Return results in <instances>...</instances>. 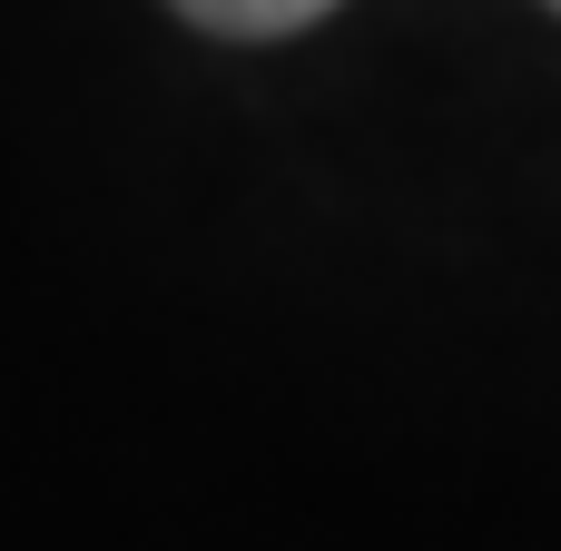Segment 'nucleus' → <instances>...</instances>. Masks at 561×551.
Instances as JSON below:
<instances>
[{"label": "nucleus", "mask_w": 561, "mask_h": 551, "mask_svg": "<svg viewBox=\"0 0 561 551\" xmlns=\"http://www.w3.org/2000/svg\"><path fill=\"white\" fill-rule=\"evenodd\" d=\"M197 30H227V39H286L306 20H325L335 0H178Z\"/></svg>", "instance_id": "1"}, {"label": "nucleus", "mask_w": 561, "mask_h": 551, "mask_svg": "<svg viewBox=\"0 0 561 551\" xmlns=\"http://www.w3.org/2000/svg\"><path fill=\"white\" fill-rule=\"evenodd\" d=\"M552 10H561V0H552Z\"/></svg>", "instance_id": "2"}]
</instances>
